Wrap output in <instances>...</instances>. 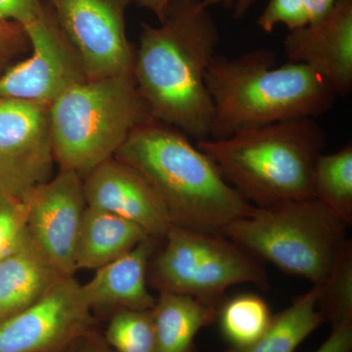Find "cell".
<instances>
[{"label":"cell","mask_w":352,"mask_h":352,"mask_svg":"<svg viewBox=\"0 0 352 352\" xmlns=\"http://www.w3.org/2000/svg\"><path fill=\"white\" fill-rule=\"evenodd\" d=\"M171 1L173 0H133V3H138L143 8L151 11L157 20L162 21Z\"/></svg>","instance_id":"1f68e13d"},{"label":"cell","mask_w":352,"mask_h":352,"mask_svg":"<svg viewBox=\"0 0 352 352\" xmlns=\"http://www.w3.org/2000/svg\"><path fill=\"white\" fill-rule=\"evenodd\" d=\"M87 207L110 212L144 229L162 241L171 224L161 198L140 171L112 157L83 178Z\"/></svg>","instance_id":"4fadbf2b"},{"label":"cell","mask_w":352,"mask_h":352,"mask_svg":"<svg viewBox=\"0 0 352 352\" xmlns=\"http://www.w3.org/2000/svg\"><path fill=\"white\" fill-rule=\"evenodd\" d=\"M320 286L314 285L284 311L273 315L267 329L250 346L227 347L223 352H295L308 336L320 327L325 317L318 307Z\"/></svg>","instance_id":"d6986e66"},{"label":"cell","mask_w":352,"mask_h":352,"mask_svg":"<svg viewBox=\"0 0 352 352\" xmlns=\"http://www.w3.org/2000/svg\"><path fill=\"white\" fill-rule=\"evenodd\" d=\"M54 164L50 106L0 98V196L25 200Z\"/></svg>","instance_id":"30bf717a"},{"label":"cell","mask_w":352,"mask_h":352,"mask_svg":"<svg viewBox=\"0 0 352 352\" xmlns=\"http://www.w3.org/2000/svg\"><path fill=\"white\" fill-rule=\"evenodd\" d=\"M23 28L32 55L0 76V98L50 106L69 88L88 80L82 60L46 0L38 17Z\"/></svg>","instance_id":"ba28073f"},{"label":"cell","mask_w":352,"mask_h":352,"mask_svg":"<svg viewBox=\"0 0 352 352\" xmlns=\"http://www.w3.org/2000/svg\"><path fill=\"white\" fill-rule=\"evenodd\" d=\"M43 0H0V21L28 24L38 17Z\"/></svg>","instance_id":"484cf974"},{"label":"cell","mask_w":352,"mask_h":352,"mask_svg":"<svg viewBox=\"0 0 352 352\" xmlns=\"http://www.w3.org/2000/svg\"><path fill=\"white\" fill-rule=\"evenodd\" d=\"M266 48L235 58L215 55L206 74L212 104L210 138L296 119H314L333 108L336 95L305 65L275 67Z\"/></svg>","instance_id":"7a4b0ae2"},{"label":"cell","mask_w":352,"mask_h":352,"mask_svg":"<svg viewBox=\"0 0 352 352\" xmlns=\"http://www.w3.org/2000/svg\"><path fill=\"white\" fill-rule=\"evenodd\" d=\"M92 327L82 285L66 276L38 302L0 322V352H63Z\"/></svg>","instance_id":"8fae6325"},{"label":"cell","mask_w":352,"mask_h":352,"mask_svg":"<svg viewBox=\"0 0 352 352\" xmlns=\"http://www.w3.org/2000/svg\"><path fill=\"white\" fill-rule=\"evenodd\" d=\"M31 45L23 25L15 22L0 21V61L11 52Z\"/></svg>","instance_id":"4316f807"},{"label":"cell","mask_w":352,"mask_h":352,"mask_svg":"<svg viewBox=\"0 0 352 352\" xmlns=\"http://www.w3.org/2000/svg\"><path fill=\"white\" fill-rule=\"evenodd\" d=\"M309 24L318 22L332 11L337 0H303Z\"/></svg>","instance_id":"f546056e"},{"label":"cell","mask_w":352,"mask_h":352,"mask_svg":"<svg viewBox=\"0 0 352 352\" xmlns=\"http://www.w3.org/2000/svg\"><path fill=\"white\" fill-rule=\"evenodd\" d=\"M149 237L144 229L129 220L87 207L76 248V271L99 270Z\"/></svg>","instance_id":"ac0fdd59"},{"label":"cell","mask_w":352,"mask_h":352,"mask_svg":"<svg viewBox=\"0 0 352 352\" xmlns=\"http://www.w3.org/2000/svg\"><path fill=\"white\" fill-rule=\"evenodd\" d=\"M25 203L30 238L60 273L74 276L76 248L87 207L82 176L59 168L56 175L32 190Z\"/></svg>","instance_id":"7c38bea8"},{"label":"cell","mask_w":352,"mask_h":352,"mask_svg":"<svg viewBox=\"0 0 352 352\" xmlns=\"http://www.w3.org/2000/svg\"><path fill=\"white\" fill-rule=\"evenodd\" d=\"M28 206L24 201L0 196V259L17 247L27 230Z\"/></svg>","instance_id":"cb8c5ba5"},{"label":"cell","mask_w":352,"mask_h":352,"mask_svg":"<svg viewBox=\"0 0 352 352\" xmlns=\"http://www.w3.org/2000/svg\"><path fill=\"white\" fill-rule=\"evenodd\" d=\"M63 352H113L103 335L94 327L76 338Z\"/></svg>","instance_id":"83f0119b"},{"label":"cell","mask_w":352,"mask_h":352,"mask_svg":"<svg viewBox=\"0 0 352 352\" xmlns=\"http://www.w3.org/2000/svg\"><path fill=\"white\" fill-rule=\"evenodd\" d=\"M289 62L305 65L336 96L352 87V0H337L323 19L289 32L284 41Z\"/></svg>","instance_id":"5bb4252c"},{"label":"cell","mask_w":352,"mask_h":352,"mask_svg":"<svg viewBox=\"0 0 352 352\" xmlns=\"http://www.w3.org/2000/svg\"><path fill=\"white\" fill-rule=\"evenodd\" d=\"M314 196L351 226V143L331 154L322 153L317 159L314 171Z\"/></svg>","instance_id":"ffe728a7"},{"label":"cell","mask_w":352,"mask_h":352,"mask_svg":"<svg viewBox=\"0 0 352 352\" xmlns=\"http://www.w3.org/2000/svg\"><path fill=\"white\" fill-rule=\"evenodd\" d=\"M148 270V282L160 293L224 300L239 284L268 287L261 259L217 231L171 226Z\"/></svg>","instance_id":"52a82bcc"},{"label":"cell","mask_w":352,"mask_h":352,"mask_svg":"<svg viewBox=\"0 0 352 352\" xmlns=\"http://www.w3.org/2000/svg\"><path fill=\"white\" fill-rule=\"evenodd\" d=\"M309 24L303 0H270L258 19L261 31L271 34L278 25L295 31Z\"/></svg>","instance_id":"d4e9b609"},{"label":"cell","mask_w":352,"mask_h":352,"mask_svg":"<svg viewBox=\"0 0 352 352\" xmlns=\"http://www.w3.org/2000/svg\"><path fill=\"white\" fill-rule=\"evenodd\" d=\"M347 227L321 201L307 199L254 207L221 233L261 261L322 285L347 239Z\"/></svg>","instance_id":"8992f818"},{"label":"cell","mask_w":352,"mask_h":352,"mask_svg":"<svg viewBox=\"0 0 352 352\" xmlns=\"http://www.w3.org/2000/svg\"><path fill=\"white\" fill-rule=\"evenodd\" d=\"M103 337L113 352H157L151 310L113 312Z\"/></svg>","instance_id":"603a6c76"},{"label":"cell","mask_w":352,"mask_h":352,"mask_svg":"<svg viewBox=\"0 0 352 352\" xmlns=\"http://www.w3.org/2000/svg\"><path fill=\"white\" fill-rule=\"evenodd\" d=\"M320 286L318 307L331 325H352V243L346 239L327 279Z\"/></svg>","instance_id":"7402d4cb"},{"label":"cell","mask_w":352,"mask_h":352,"mask_svg":"<svg viewBox=\"0 0 352 352\" xmlns=\"http://www.w3.org/2000/svg\"><path fill=\"white\" fill-rule=\"evenodd\" d=\"M115 157L151 183L173 226L221 232L254 212L186 134L156 120L136 127Z\"/></svg>","instance_id":"3957f363"},{"label":"cell","mask_w":352,"mask_h":352,"mask_svg":"<svg viewBox=\"0 0 352 352\" xmlns=\"http://www.w3.org/2000/svg\"><path fill=\"white\" fill-rule=\"evenodd\" d=\"M149 237L131 252L96 270L82 285L83 293L92 311L108 310H151L156 298L148 289V270L157 244Z\"/></svg>","instance_id":"9a60e30c"},{"label":"cell","mask_w":352,"mask_h":352,"mask_svg":"<svg viewBox=\"0 0 352 352\" xmlns=\"http://www.w3.org/2000/svg\"><path fill=\"white\" fill-rule=\"evenodd\" d=\"M270 308L256 294H241L226 298L217 322L222 338L229 347L250 346L261 337L272 319Z\"/></svg>","instance_id":"44dd1931"},{"label":"cell","mask_w":352,"mask_h":352,"mask_svg":"<svg viewBox=\"0 0 352 352\" xmlns=\"http://www.w3.org/2000/svg\"><path fill=\"white\" fill-rule=\"evenodd\" d=\"M258 1V0H203L204 3L210 8L215 6L231 7L234 17L238 20L244 18Z\"/></svg>","instance_id":"4dcf8cb0"},{"label":"cell","mask_w":352,"mask_h":352,"mask_svg":"<svg viewBox=\"0 0 352 352\" xmlns=\"http://www.w3.org/2000/svg\"><path fill=\"white\" fill-rule=\"evenodd\" d=\"M82 60L88 80L132 73L135 48L126 36L133 0H46Z\"/></svg>","instance_id":"9c48e42d"},{"label":"cell","mask_w":352,"mask_h":352,"mask_svg":"<svg viewBox=\"0 0 352 352\" xmlns=\"http://www.w3.org/2000/svg\"><path fill=\"white\" fill-rule=\"evenodd\" d=\"M224 300L160 293L151 309L157 352H195L197 335L217 323Z\"/></svg>","instance_id":"e0dca14e"},{"label":"cell","mask_w":352,"mask_h":352,"mask_svg":"<svg viewBox=\"0 0 352 352\" xmlns=\"http://www.w3.org/2000/svg\"><path fill=\"white\" fill-rule=\"evenodd\" d=\"M219 32L203 0H173L159 25L142 23L134 56L136 87L152 119L197 141L210 138L206 74Z\"/></svg>","instance_id":"6da1fadb"},{"label":"cell","mask_w":352,"mask_h":352,"mask_svg":"<svg viewBox=\"0 0 352 352\" xmlns=\"http://www.w3.org/2000/svg\"><path fill=\"white\" fill-rule=\"evenodd\" d=\"M50 117L55 163L82 179L152 119L132 73L69 88L51 104Z\"/></svg>","instance_id":"5b68a950"},{"label":"cell","mask_w":352,"mask_h":352,"mask_svg":"<svg viewBox=\"0 0 352 352\" xmlns=\"http://www.w3.org/2000/svg\"><path fill=\"white\" fill-rule=\"evenodd\" d=\"M314 352H352V325L333 326L328 339Z\"/></svg>","instance_id":"f1b7e54d"},{"label":"cell","mask_w":352,"mask_h":352,"mask_svg":"<svg viewBox=\"0 0 352 352\" xmlns=\"http://www.w3.org/2000/svg\"><path fill=\"white\" fill-rule=\"evenodd\" d=\"M326 142L314 119H296L197 141L196 146L243 198L261 208L314 199V166Z\"/></svg>","instance_id":"277c9868"},{"label":"cell","mask_w":352,"mask_h":352,"mask_svg":"<svg viewBox=\"0 0 352 352\" xmlns=\"http://www.w3.org/2000/svg\"><path fill=\"white\" fill-rule=\"evenodd\" d=\"M64 277L25 230L17 247L0 259V322L38 302Z\"/></svg>","instance_id":"2e32d148"}]
</instances>
